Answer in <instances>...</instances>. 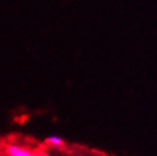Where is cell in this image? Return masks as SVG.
Listing matches in <instances>:
<instances>
[{
	"label": "cell",
	"mask_w": 157,
	"mask_h": 156,
	"mask_svg": "<svg viewBox=\"0 0 157 156\" xmlns=\"http://www.w3.org/2000/svg\"><path fill=\"white\" fill-rule=\"evenodd\" d=\"M45 146L49 148H55V150H60V148L64 147V139L59 135H49L47 136L44 140Z\"/></svg>",
	"instance_id": "obj_2"
},
{
	"label": "cell",
	"mask_w": 157,
	"mask_h": 156,
	"mask_svg": "<svg viewBox=\"0 0 157 156\" xmlns=\"http://www.w3.org/2000/svg\"><path fill=\"white\" fill-rule=\"evenodd\" d=\"M6 156H49L47 152L27 147L20 143H8L4 146Z\"/></svg>",
	"instance_id": "obj_1"
}]
</instances>
